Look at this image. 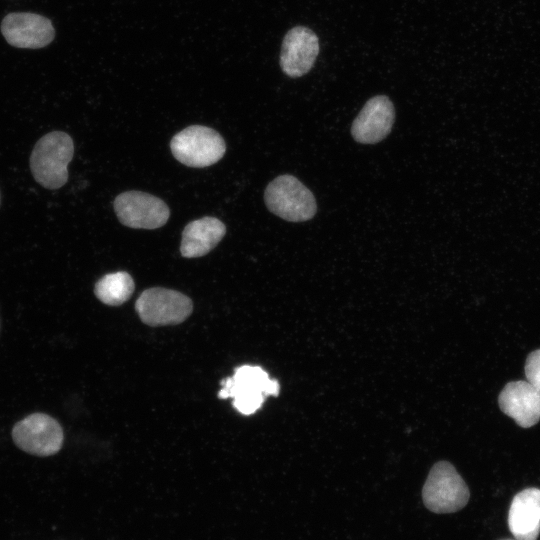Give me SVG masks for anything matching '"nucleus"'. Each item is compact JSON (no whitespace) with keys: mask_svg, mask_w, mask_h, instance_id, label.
Returning <instances> with one entry per match:
<instances>
[{"mask_svg":"<svg viewBox=\"0 0 540 540\" xmlns=\"http://www.w3.org/2000/svg\"><path fill=\"white\" fill-rule=\"evenodd\" d=\"M74 154L72 138L65 132L53 131L41 137L30 156L34 179L47 189H58L68 180V164Z\"/></svg>","mask_w":540,"mask_h":540,"instance_id":"obj_1","label":"nucleus"},{"mask_svg":"<svg viewBox=\"0 0 540 540\" xmlns=\"http://www.w3.org/2000/svg\"><path fill=\"white\" fill-rule=\"evenodd\" d=\"M470 497L468 486L453 465L436 463L422 489L424 505L434 513H453L466 506Z\"/></svg>","mask_w":540,"mask_h":540,"instance_id":"obj_2","label":"nucleus"},{"mask_svg":"<svg viewBox=\"0 0 540 540\" xmlns=\"http://www.w3.org/2000/svg\"><path fill=\"white\" fill-rule=\"evenodd\" d=\"M264 198L272 213L290 222L307 221L317 210L312 192L292 175H281L271 181Z\"/></svg>","mask_w":540,"mask_h":540,"instance_id":"obj_3","label":"nucleus"},{"mask_svg":"<svg viewBox=\"0 0 540 540\" xmlns=\"http://www.w3.org/2000/svg\"><path fill=\"white\" fill-rule=\"evenodd\" d=\"M170 149L180 163L202 168L218 162L225 154L226 145L222 136L214 129L192 125L172 138Z\"/></svg>","mask_w":540,"mask_h":540,"instance_id":"obj_4","label":"nucleus"},{"mask_svg":"<svg viewBox=\"0 0 540 540\" xmlns=\"http://www.w3.org/2000/svg\"><path fill=\"white\" fill-rule=\"evenodd\" d=\"M135 308L145 324L164 326L183 322L191 314L193 304L181 292L153 287L141 293Z\"/></svg>","mask_w":540,"mask_h":540,"instance_id":"obj_5","label":"nucleus"},{"mask_svg":"<svg viewBox=\"0 0 540 540\" xmlns=\"http://www.w3.org/2000/svg\"><path fill=\"white\" fill-rule=\"evenodd\" d=\"M12 438L21 450L29 454L51 456L61 449L64 434L54 418L34 413L14 425Z\"/></svg>","mask_w":540,"mask_h":540,"instance_id":"obj_6","label":"nucleus"},{"mask_svg":"<svg viewBox=\"0 0 540 540\" xmlns=\"http://www.w3.org/2000/svg\"><path fill=\"white\" fill-rule=\"evenodd\" d=\"M118 220L136 229H156L169 219L170 211L160 198L141 191L119 194L113 203Z\"/></svg>","mask_w":540,"mask_h":540,"instance_id":"obj_7","label":"nucleus"},{"mask_svg":"<svg viewBox=\"0 0 540 540\" xmlns=\"http://www.w3.org/2000/svg\"><path fill=\"white\" fill-rule=\"evenodd\" d=\"M6 41L18 48H42L55 37L51 21L39 14L29 12L9 13L1 23Z\"/></svg>","mask_w":540,"mask_h":540,"instance_id":"obj_8","label":"nucleus"},{"mask_svg":"<svg viewBox=\"0 0 540 540\" xmlns=\"http://www.w3.org/2000/svg\"><path fill=\"white\" fill-rule=\"evenodd\" d=\"M319 53V39L309 28L296 26L290 29L282 42L280 66L292 78L308 73Z\"/></svg>","mask_w":540,"mask_h":540,"instance_id":"obj_9","label":"nucleus"},{"mask_svg":"<svg viewBox=\"0 0 540 540\" xmlns=\"http://www.w3.org/2000/svg\"><path fill=\"white\" fill-rule=\"evenodd\" d=\"M395 110L391 100L384 95L369 99L355 118L351 133L363 144H374L383 140L391 131Z\"/></svg>","mask_w":540,"mask_h":540,"instance_id":"obj_10","label":"nucleus"},{"mask_svg":"<svg viewBox=\"0 0 540 540\" xmlns=\"http://www.w3.org/2000/svg\"><path fill=\"white\" fill-rule=\"evenodd\" d=\"M499 407L523 428L540 419V393L527 381L508 383L498 397Z\"/></svg>","mask_w":540,"mask_h":540,"instance_id":"obj_11","label":"nucleus"},{"mask_svg":"<svg viewBox=\"0 0 540 540\" xmlns=\"http://www.w3.org/2000/svg\"><path fill=\"white\" fill-rule=\"evenodd\" d=\"M508 525L517 540H537L540 533V489L527 488L513 498Z\"/></svg>","mask_w":540,"mask_h":540,"instance_id":"obj_12","label":"nucleus"},{"mask_svg":"<svg viewBox=\"0 0 540 540\" xmlns=\"http://www.w3.org/2000/svg\"><path fill=\"white\" fill-rule=\"evenodd\" d=\"M226 227L215 217H203L188 223L183 232L180 245L185 258L202 257L209 253L224 237Z\"/></svg>","mask_w":540,"mask_h":540,"instance_id":"obj_13","label":"nucleus"},{"mask_svg":"<svg viewBox=\"0 0 540 540\" xmlns=\"http://www.w3.org/2000/svg\"><path fill=\"white\" fill-rule=\"evenodd\" d=\"M222 389L218 393L221 399L230 398L236 390L259 391L265 396H277L280 384L270 379L267 372L259 366L243 365L238 367L234 375L221 381Z\"/></svg>","mask_w":540,"mask_h":540,"instance_id":"obj_14","label":"nucleus"},{"mask_svg":"<svg viewBox=\"0 0 540 540\" xmlns=\"http://www.w3.org/2000/svg\"><path fill=\"white\" fill-rule=\"evenodd\" d=\"M135 284L125 271L104 275L95 285V295L104 304L118 306L126 302L134 292Z\"/></svg>","mask_w":540,"mask_h":540,"instance_id":"obj_15","label":"nucleus"},{"mask_svg":"<svg viewBox=\"0 0 540 540\" xmlns=\"http://www.w3.org/2000/svg\"><path fill=\"white\" fill-rule=\"evenodd\" d=\"M265 397L263 393L251 390H237L231 396L233 406L243 415L255 413L262 406Z\"/></svg>","mask_w":540,"mask_h":540,"instance_id":"obj_16","label":"nucleus"},{"mask_svg":"<svg viewBox=\"0 0 540 540\" xmlns=\"http://www.w3.org/2000/svg\"><path fill=\"white\" fill-rule=\"evenodd\" d=\"M525 375L527 382L540 393V349L533 351L527 357Z\"/></svg>","mask_w":540,"mask_h":540,"instance_id":"obj_17","label":"nucleus"}]
</instances>
